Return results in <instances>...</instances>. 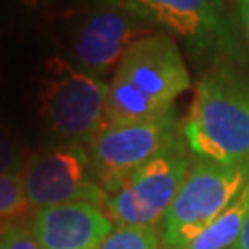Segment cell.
I'll return each mask as SVG.
<instances>
[{
	"instance_id": "6da1fadb",
	"label": "cell",
	"mask_w": 249,
	"mask_h": 249,
	"mask_svg": "<svg viewBox=\"0 0 249 249\" xmlns=\"http://www.w3.org/2000/svg\"><path fill=\"white\" fill-rule=\"evenodd\" d=\"M190 89V74L176 41L155 32L127 48L109 81L106 124L151 120L172 113Z\"/></svg>"
},
{
	"instance_id": "7a4b0ae2",
	"label": "cell",
	"mask_w": 249,
	"mask_h": 249,
	"mask_svg": "<svg viewBox=\"0 0 249 249\" xmlns=\"http://www.w3.org/2000/svg\"><path fill=\"white\" fill-rule=\"evenodd\" d=\"M181 131L199 160L249 162V78L225 69L199 78Z\"/></svg>"
},
{
	"instance_id": "3957f363",
	"label": "cell",
	"mask_w": 249,
	"mask_h": 249,
	"mask_svg": "<svg viewBox=\"0 0 249 249\" xmlns=\"http://www.w3.org/2000/svg\"><path fill=\"white\" fill-rule=\"evenodd\" d=\"M107 90L109 83L102 78L50 57L37 83V113L53 139L85 146L106 125Z\"/></svg>"
},
{
	"instance_id": "277c9868",
	"label": "cell",
	"mask_w": 249,
	"mask_h": 249,
	"mask_svg": "<svg viewBox=\"0 0 249 249\" xmlns=\"http://www.w3.org/2000/svg\"><path fill=\"white\" fill-rule=\"evenodd\" d=\"M183 131L153 159L104 196L102 209L115 227H157L183 187L190 164Z\"/></svg>"
},
{
	"instance_id": "5b68a950",
	"label": "cell",
	"mask_w": 249,
	"mask_h": 249,
	"mask_svg": "<svg viewBox=\"0 0 249 249\" xmlns=\"http://www.w3.org/2000/svg\"><path fill=\"white\" fill-rule=\"evenodd\" d=\"M249 183V162L218 164L197 160L164 214L160 240L164 249H176L213 225Z\"/></svg>"
},
{
	"instance_id": "8992f818",
	"label": "cell",
	"mask_w": 249,
	"mask_h": 249,
	"mask_svg": "<svg viewBox=\"0 0 249 249\" xmlns=\"http://www.w3.org/2000/svg\"><path fill=\"white\" fill-rule=\"evenodd\" d=\"M20 176L34 213L76 201L104 203L106 194L92 178L89 150L83 144L59 142L30 151Z\"/></svg>"
},
{
	"instance_id": "52a82bcc",
	"label": "cell",
	"mask_w": 249,
	"mask_h": 249,
	"mask_svg": "<svg viewBox=\"0 0 249 249\" xmlns=\"http://www.w3.org/2000/svg\"><path fill=\"white\" fill-rule=\"evenodd\" d=\"M181 133L176 113L139 120L106 124L89 144L92 178L104 194L129 178Z\"/></svg>"
},
{
	"instance_id": "ba28073f",
	"label": "cell",
	"mask_w": 249,
	"mask_h": 249,
	"mask_svg": "<svg viewBox=\"0 0 249 249\" xmlns=\"http://www.w3.org/2000/svg\"><path fill=\"white\" fill-rule=\"evenodd\" d=\"M155 32L125 0H100L85 9L72 28L71 63L104 80L113 69L116 71L135 41Z\"/></svg>"
},
{
	"instance_id": "9c48e42d",
	"label": "cell",
	"mask_w": 249,
	"mask_h": 249,
	"mask_svg": "<svg viewBox=\"0 0 249 249\" xmlns=\"http://www.w3.org/2000/svg\"><path fill=\"white\" fill-rule=\"evenodd\" d=\"M125 4L155 30L183 39L194 55H236L232 22L223 0H125Z\"/></svg>"
},
{
	"instance_id": "30bf717a",
	"label": "cell",
	"mask_w": 249,
	"mask_h": 249,
	"mask_svg": "<svg viewBox=\"0 0 249 249\" xmlns=\"http://www.w3.org/2000/svg\"><path fill=\"white\" fill-rule=\"evenodd\" d=\"M113 222L89 201L65 203L34 213L30 231L43 249H100Z\"/></svg>"
},
{
	"instance_id": "8fae6325",
	"label": "cell",
	"mask_w": 249,
	"mask_h": 249,
	"mask_svg": "<svg viewBox=\"0 0 249 249\" xmlns=\"http://www.w3.org/2000/svg\"><path fill=\"white\" fill-rule=\"evenodd\" d=\"M249 214V183L225 213L201 234L176 249H234Z\"/></svg>"
},
{
	"instance_id": "7c38bea8",
	"label": "cell",
	"mask_w": 249,
	"mask_h": 249,
	"mask_svg": "<svg viewBox=\"0 0 249 249\" xmlns=\"http://www.w3.org/2000/svg\"><path fill=\"white\" fill-rule=\"evenodd\" d=\"M100 249H164L157 227H115Z\"/></svg>"
},
{
	"instance_id": "4fadbf2b",
	"label": "cell",
	"mask_w": 249,
	"mask_h": 249,
	"mask_svg": "<svg viewBox=\"0 0 249 249\" xmlns=\"http://www.w3.org/2000/svg\"><path fill=\"white\" fill-rule=\"evenodd\" d=\"M30 211L22 176H0V222H13Z\"/></svg>"
},
{
	"instance_id": "5bb4252c",
	"label": "cell",
	"mask_w": 249,
	"mask_h": 249,
	"mask_svg": "<svg viewBox=\"0 0 249 249\" xmlns=\"http://www.w3.org/2000/svg\"><path fill=\"white\" fill-rule=\"evenodd\" d=\"M28 153L13 139V135L0 142V176H18L26 166Z\"/></svg>"
},
{
	"instance_id": "9a60e30c",
	"label": "cell",
	"mask_w": 249,
	"mask_h": 249,
	"mask_svg": "<svg viewBox=\"0 0 249 249\" xmlns=\"http://www.w3.org/2000/svg\"><path fill=\"white\" fill-rule=\"evenodd\" d=\"M0 249H43L32 234L20 223H4L0 227Z\"/></svg>"
},
{
	"instance_id": "2e32d148",
	"label": "cell",
	"mask_w": 249,
	"mask_h": 249,
	"mask_svg": "<svg viewBox=\"0 0 249 249\" xmlns=\"http://www.w3.org/2000/svg\"><path fill=\"white\" fill-rule=\"evenodd\" d=\"M238 11H240L242 26L246 30V37H248L249 45V0H238Z\"/></svg>"
},
{
	"instance_id": "e0dca14e",
	"label": "cell",
	"mask_w": 249,
	"mask_h": 249,
	"mask_svg": "<svg viewBox=\"0 0 249 249\" xmlns=\"http://www.w3.org/2000/svg\"><path fill=\"white\" fill-rule=\"evenodd\" d=\"M9 2H13L15 6L24 9H39L43 8V6H46L50 0H9Z\"/></svg>"
},
{
	"instance_id": "ac0fdd59",
	"label": "cell",
	"mask_w": 249,
	"mask_h": 249,
	"mask_svg": "<svg viewBox=\"0 0 249 249\" xmlns=\"http://www.w3.org/2000/svg\"><path fill=\"white\" fill-rule=\"evenodd\" d=\"M234 249H249V214H248V220H246V225H244L240 240H238Z\"/></svg>"
},
{
	"instance_id": "d6986e66",
	"label": "cell",
	"mask_w": 249,
	"mask_h": 249,
	"mask_svg": "<svg viewBox=\"0 0 249 249\" xmlns=\"http://www.w3.org/2000/svg\"><path fill=\"white\" fill-rule=\"evenodd\" d=\"M8 137H11V131H9L4 124H0V142H2V141H6Z\"/></svg>"
},
{
	"instance_id": "ffe728a7",
	"label": "cell",
	"mask_w": 249,
	"mask_h": 249,
	"mask_svg": "<svg viewBox=\"0 0 249 249\" xmlns=\"http://www.w3.org/2000/svg\"><path fill=\"white\" fill-rule=\"evenodd\" d=\"M0 227H2V225H0Z\"/></svg>"
}]
</instances>
